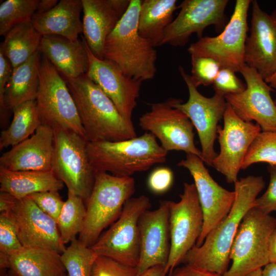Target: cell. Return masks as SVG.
<instances>
[{
    "instance_id": "c3c4849f",
    "label": "cell",
    "mask_w": 276,
    "mask_h": 276,
    "mask_svg": "<svg viewBox=\"0 0 276 276\" xmlns=\"http://www.w3.org/2000/svg\"><path fill=\"white\" fill-rule=\"evenodd\" d=\"M164 269L162 266H154L136 276H163Z\"/></svg>"
},
{
    "instance_id": "83f0119b",
    "label": "cell",
    "mask_w": 276,
    "mask_h": 276,
    "mask_svg": "<svg viewBox=\"0 0 276 276\" xmlns=\"http://www.w3.org/2000/svg\"><path fill=\"white\" fill-rule=\"evenodd\" d=\"M41 54L39 49L26 61L13 69L4 97V104L7 110H12L22 103L36 100Z\"/></svg>"
},
{
    "instance_id": "7a4b0ae2",
    "label": "cell",
    "mask_w": 276,
    "mask_h": 276,
    "mask_svg": "<svg viewBox=\"0 0 276 276\" xmlns=\"http://www.w3.org/2000/svg\"><path fill=\"white\" fill-rule=\"evenodd\" d=\"M65 81L88 142H117L137 136L132 122L122 116L111 100L86 74Z\"/></svg>"
},
{
    "instance_id": "cb8c5ba5",
    "label": "cell",
    "mask_w": 276,
    "mask_h": 276,
    "mask_svg": "<svg viewBox=\"0 0 276 276\" xmlns=\"http://www.w3.org/2000/svg\"><path fill=\"white\" fill-rule=\"evenodd\" d=\"M39 49L66 80L86 74L88 58L82 41L61 36H42Z\"/></svg>"
},
{
    "instance_id": "f6af8a7d",
    "label": "cell",
    "mask_w": 276,
    "mask_h": 276,
    "mask_svg": "<svg viewBox=\"0 0 276 276\" xmlns=\"http://www.w3.org/2000/svg\"><path fill=\"white\" fill-rule=\"evenodd\" d=\"M17 199L8 193L1 192L0 212L8 213L15 205Z\"/></svg>"
},
{
    "instance_id": "f907efd6",
    "label": "cell",
    "mask_w": 276,
    "mask_h": 276,
    "mask_svg": "<svg viewBox=\"0 0 276 276\" xmlns=\"http://www.w3.org/2000/svg\"><path fill=\"white\" fill-rule=\"evenodd\" d=\"M267 83L269 84V86L271 88L276 89V73L274 75L267 81Z\"/></svg>"
},
{
    "instance_id": "11a10c76",
    "label": "cell",
    "mask_w": 276,
    "mask_h": 276,
    "mask_svg": "<svg viewBox=\"0 0 276 276\" xmlns=\"http://www.w3.org/2000/svg\"><path fill=\"white\" fill-rule=\"evenodd\" d=\"M275 219H276V218H275Z\"/></svg>"
},
{
    "instance_id": "bcb514c9",
    "label": "cell",
    "mask_w": 276,
    "mask_h": 276,
    "mask_svg": "<svg viewBox=\"0 0 276 276\" xmlns=\"http://www.w3.org/2000/svg\"><path fill=\"white\" fill-rule=\"evenodd\" d=\"M58 3L57 0H39L34 14H40L47 12L53 8Z\"/></svg>"
},
{
    "instance_id": "9f6ffc18",
    "label": "cell",
    "mask_w": 276,
    "mask_h": 276,
    "mask_svg": "<svg viewBox=\"0 0 276 276\" xmlns=\"http://www.w3.org/2000/svg\"><path fill=\"white\" fill-rule=\"evenodd\" d=\"M276 100V99H275Z\"/></svg>"
},
{
    "instance_id": "7dc6e473",
    "label": "cell",
    "mask_w": 276,
    "mask_h": 276,
    "mask_svg": "<svg viewBox=\"0 0 276 276\" xmlns=\"http://www.w3.org/2000/svg\"><path fill=\"white\" fill-rule=\"evenodd\" d=\"M269 262L276 263V228L272 233L269 242Z\"/></svg>"
},
{
    "instance_id": "44dd1931",
    "label": "cell",
    "mask_w": 276,
    "mask_h": 276,
    "mask_svg": "<svg viewBox=\"0 0 276 276\" xmlns=\"http://www.w3.org/2000/svg\"><path fill=\"white\" fill-rule=\"evenodd\" d=\"M139 226L140 253L137 274L156 266L165 268L170 249L169 200L161 201L154 210L141 215Z\"/></svg>"
},
{
    "instance_id": "7402d4cb",
    "label": "cell",
    "mask_w": 276,
    "mask_h": 276,
    "mask_svg": "<svg viewBox=\"0 0 276 276\" xmlns=\"http://www.w3.org/2000/svg\"><path fill=\"white\" fill-rule=\"evenodd\" d=\"M131 0H82V33L89 49L103 59L105 40L126 12Z\"/></svg>"
},
{
    "instance_id": "d4e9b609",
    "label": "cell",
    "mask_w": 276,
    "mask_h": 276,
    "mask_svg": "<svg viewBox=\"0 0 276 276\" xmlns=\"http://www.w3.org/2000/svg\"><path fill=\"white\" fill-rule=\"evenodd\" d=\"M82 0H61L48 12L34 14L32 21L42 36L56 35L76 40L82 32Z\"/></svg>"
},
{
    "instance_id": "d6a6232c",
    "label": "cell",
    "mask_w": 276,
    "mask_h": 276,
    "mask_svg": "<svg viewBox=\"0 0 276 276\" xmlns=\"http://www.w3.org/2000/svg\"><path fill=\"white\" fill-rule=\"evenodd\" d=\"M97 256L90 247L75 239L61 254V260L67 276H91Z\"/></svg>"
},
{
    "instance_id": "b9f144b4",
    "label": "cell",
    "mask_w": 276,
    "mask_h": 276,
    "mask_svg": "<svg viewBox=\"0 0 276 276\" xmlns=\"http://www.w3.org/2000/svg\"><path fill=\"white\" fill-rule=\"evenodd\" d=\"M173 180V173L171 169L167 167H159L150 173L148 179V186L153 193L161 194L170 189Z\"/></svg>"
},
{
    "instance_id": "4316f807",
    "label": "cell",
    "mask_w": 276,
    "mask_h": 276,
    "mask_svg": "<svg viewBox=\"0 0 276 276\" xmlns=\"http://www.w3.org/2000/svg\"><path fill=\"white\" fill-rule=\"evenodd\" d=\"M63 182L51 171H10L0 168V191L20 199L39 192L61 190Z\"/></svg>"
},
{
    "instance_id": "5b68a950",
    "label": "cell",
    "mask_w": 276,
    "mask_h": 276,
    "mask_svg": "<svg viewBox=\"0 0 276 276\" xmlns=\"http://www.w3.org/2000/svg\"><path fill=\"white\" fill-rule=\"evenodd\" d=\"M134 192L135 180L132 177L96 172L93 188L86 203V217L79 241L87 247L93 245L103 230L118 219L125 203Z\"/></svg>"
},
{
    "instance_id": "60d3db41",
    "label": "cell",
    "mask_w": 276,
    "mask_h": 276,
    "mask_svg": "<svg viewBox=\"0 0 276 276\" xmlns=\"http://www.w3.org/2000/svg\"><path fill=\"white\" fill-rule=\"evenodd\" d=\"M268 170L270 174L268 188L261 197L256 199L253 206L265 214L276 211V166L269 165Z\"/></svg>"
},
{
    "instance_id": "f5cc1de1",
    "label": "cell",
    "mask_w": 276,
    "mask_h": 276,
    "mask_svg": "<svg viewBox=\"0 0 276 276\" xmlns=\"http://www.w3.org/2000/svg\"><path fill=\"white\" fill-rule=\"evenodd\" d=\"M60 276H67V275L66 274V273L60 275Z\"/></svg>"
},
{
    "instance_id": "e575fe53",
    "label": "cell",
    "mask_w": 276,
    "mask_h": 276,
    "mask_svg": "<svg viewBox=\"0 0 276 276\" xmlns=\"http://www.w3.org/2000/svg\"><path fill=\"white\" fill-rule=\"evenodd\" d=\"M258 163L276 166V132L261 131L251 144L241 169Z\"/></svg>"
},
{
    "instance_id": "681fc988",
    "label": "cell",
    "mask_w": 276,
    "mask_h": 276,
    "mask_svg": "<svg viewBox=\"0 0 276 276\" xmlns=\"http://www.w3.org/2000/svg\"><path fill=\"white\" fill-rule=\"evenodd\" d=\"M262 276H276V263L266 264L262 270Z\"/></svg>"
},
{
    "instance_id": "1f68e13d",
    "label": "cell",
    "mask_w": 276,
    "mask_h": 276,
    "mask_svg": "<svg viewBox=\"0 0 276 276\" xmlns=\"http://www.w3.org/2000/svg\"><path fill=\"white\" fill-rule=\"evenodd\" d=\"M84 200L68 192L57 224L62 242L71 243L82 232L86 213Z\"/></svg>"
},
{
    "instance_id": "9c48e42d",
    "label": "cell",
    "mask_w": 276,
    "mask_h": 276,
    "mask_svg": "<svg viewBox=\"0 0 276 276\" xmlns=\"http://www.w3.org/2000/svg\"><path fill=\"white\" fill-rule=\"evenodd\" d=\"M151 205L149 198L145 195L129 199L118 219L90 247L98 256L136 267L140 253L139 222Z\"/></svg>"
},
{
    "instance_id": "4dcf8cb0",
    "label": "cell",
    "mask_w": 276,
    "mask_h": 276,
    "mask_svg": "<svg viewBox=\"0 0 276 276\" xmlns=\"http://www.w3.org/2000/svg\"><path fill=\"white\" fill-rule=\"evenodd\" d=\"M12 111L11 124L1 132V150L12 147L30 137L42 125L36 100L22 103Z\"/></svg>"
},
{
    "instance_id": "816d5d0a",
    "label": "cell",
    "mask_w": 276,
    "mask_h": 276,
    "mask_svg": "<svg viewBox=\"0 0 276 276\" xmlns=\"http://www.w3.org/2000/svg\"><path fill=\"white\" fill-rule=\"evenodd\" d=\"M262 268H259L256 270H254L245 276H262Z\"/></svg>"
},
{
    "instance_id": "8d00e7d4",
    "label": "cell",
    "mask_w": 276,
    "mask_h": 276,
    "mask_svg": "<svg viewBox=\"0 0 276 276\" xmlns=\"http://www.w3.org/2000/svg\"><path fill=\"white\" fill-rule=\"evenodd\" d=\"M191 78L194 85L208 86L213 84L221 68L219 63L213 58L191 56Z\"/></svg>"
},
{
    "instance_id": "ac0fdd59",
    "label": "cell",
    "mask_w": 276,
    "mask_h": 276,
    "mask_svg": "<svg viewBox=\"0 0 276 276\" xmlns=\"http://www.w3.org/2000/svg\"><path fill=\"white\" fill-rule=\"evenodd\" d=\"M8 214L18 237L25 247H36L61 254L66 249L57 222L29 197L17 199Z\"/></svg>"
},
{
    "instance_id": "8992f818",
    "label": "cell",
    "mask_w": 276,
    "mask_h": 276,
    "mask_svg": "<svg viewBox=\"0 0 276 276\" xmlns=\"http://www.w3.org/2000/svg\"><path fill=\"white\" fill-rule=\"evenodd\" d=\"M39 72V85L35 100L42 124L54 130H71L86 138L66 81L42 54Z\"/></svg>"
},
{
    "instance_id": "5bb4252c",
    "label": "cell",
    "mask_w": 276,
    "mask_h": 276,
    "mask_svg": "<svg viewBox=\"0 0 276 276\" xmlns=\"http://www.w3.org/2000/svg\"><path fill=\"white\" fill-rule=\"evenodd\" d=\"M223 119V127L219 126L217 131L220 152L212 166L227 182L235 183L251 144L262 130L257 123L240 119L228 103Z\"/></svg>"
},
{
    "instance_id": "d590c367",
    "label": "cell",
    "mask_w": 276,
    "mask_h": 276,
    "mask_svg": "<svg viewBox=\"0 0 276 276\" xmlns=\"http://www.w3.org/2000/svg\"><path fill=\"white\" fill-rule=\"evenodd\" d=\"M23 247L12 220L6 213L0 214V267L7 268L10 256Z\"/></svg>"
},
{
    "instance_id": "2e32d148",
    "label": "cell",
    "mask_w": 276,
    "mask_h": 276,
    "mask_svg": "<svg viewBox=\"0 0 276 276\" xmlns=\"http://www.w3.org/2000/svg\"><path fill=\"white\" fill-rule=\"evenodd\" d=\"M228 0H185L180 11L166 29L162 45H185L192 34L200 38L204 30L213 25L222 31L228 23L225 10Z\"/></svg>"
},
{
    "instance_id": "ba28073f",
    "label": "cell",
    "mask_w": 276,
    "mask_h": 276,
    "mask_svg": "<svg viewBox=\"0 0 276 276\" xmlns=\"http://www.w3.org/2000/svg\"><path fill=\"white\" fill-rule=\"evenodd\" d=\"M52 171L68 191L86 203L91 193L96 172L87 154L88 140L74 131L54 130Z\"/></svg>"
},
{
    "instance_id": "74e56055",
    "label": "cell",
    "mask_w": 276,
    "mask_h": 276,
    "mask_svg": "<svg viewBox=\"0 0 276 276\" xmlns=\"http://www.w3.org/2000/svg\"><path fill=\"white\" fill-rule=\"evenodd\" d=\"M137 274L136 267L102 256H97L91 273V276H136Z\"/></svg>"
},
{
    "instance_id": "7bdbcfd3",
    "label": "cell",
    "mask_w": 276,
    "mask_h": 276,
    "mask_svg": "<svg viewBox=\"0 0 276 276\" xmlns=\"http://www.w3.org/2000/svg\"><path fill=\"white\" fill-rule=\"evenodd\" d=\"M13 67L9 59L5 55L0 46V110L1 119H3L8 110L4 104V97L6 86L12 75Z\"/></svg>"
},
{
    "instance_id": "277c9868",
    "label": "cell",
    "mask_w": 276,
    "mask_h": 276,
    "mask_svg": "<svg viewBox=\"0 0 276 276\" xmlns=\"http://www.w3.org/2000/svg\"><path fill=\"white\" fill-rule=\"evenodd\" d=\"M87 151L96 172H106L119 177H130L152 166L166 162L168 152L158 144L156 137L146 132L126 140L88 142Z\"/></svg>"
},
{
    "instance_id": "f1b7e54d",
    "label": "cell",
    "mask_w": 276,
    "mask_h": 276,
    "mask_svg": "<svg viewBox=\"0 0 276 276\" xmlns=\"http://www.w3.org/2000/svg\"><path fill=\"white\" fill-rule=\"evenodd\" d=\"M176 0L141 1L138 19L140 35L154 47L162 45L166 29L173 20V13L179 8Z\"/></svg>"
},
{
    "instance_id": "f546056e",
    "label": "cell",
    "mask_w": 276,
    "mask_h": 276,
    "mask_svg": "<svg viewBox=\"0 0 276 276\" xmlns=\"http://www.w3.org/2000/svg\"><path fill=\"white\" fill-rule=\"evenodd\" d=\"M0 46L10 60L13 69L24 63L39 49L42 36L32 21L20 24L12 28L4 36Z\"/></svg>"
},
{
    "instance_id": "484cf974",
    "label": "cell",
    "mask_w": 276,
    "mask_h": 276,
    "mask_svg": "<svg viewBox=\"0 0 276 276\" xmlns=\"http://www.w3.org/2000/svg\"><path fill=\"white\" fill-rule=\"evenodd\" d=\"M9 276H60L66 270L61 254L40 247H23L9 257Z\"/></svg>"
},
{
    "instance_id": "d6986e66",
    "label": "cell",
    "mask_w": 276,
    "mask_h": 276,
    "mask_svg": "<svg viewBox=\"0 0 276 276\" xmlns=\"http://www.w3.org/2000/svg\"><path fill=\"white\" fill-rule=\"evenodd\" d=\"M82 40L88 58L86 75L111 100L122 116L132 122L142 81L126 76L113 61L96 57L83 37Z\"/></svg>"
},
{
    "instance_id": "e0dca14e",
    "label": "cell",
    "mask_w": 276,
    "mask_h": 276,
    "mask_svg": "<svg viewBox=\"0 0 276 276\" xmlns=\"http://www.w3.org/2000/svg\"><path fill=\"white\" fill-rule=\"evenodd\" d=\"M239 73L246 82V88L239 94L225 95L227 103L242 120L256 121L262 131L276 132V105L271 96L272 88L245 63Z\"/></svg>"
},
{
    "instance_id": "7c38bea8",
    "label": "cell",
    "mask_w": 276,
    "mask_h": 276,
    "mask_svg": "<svg viewBox=\"0 0 276 276\" xmlns=\"http://www.w3.org/2000/svg\"><path fill=\"white\" fill-rule=\"evenodd\" d=\"M179 73L189 91L186 103L181 100L171 98L172 105L182 111L191 120L196 128L201 145L202 159L212 166L217 155L214 148L217 136L218 122L223 118L227 103L224 96L215 93L212 97L201 94L193 83L191 76L180 66Z\"/></svg>"
},
{
    "instance_id": "52a82bcc",
    "label": "cell",
    "mask_w": 276,
    "mask_h": 276,
    "mask_svg": "<svg viewBox=\"0 0 276 276\" xmlns=\"http://www.w3.org/2000/svg\"><path fill=\"white\" fill-rule=\"evenodd\" d=\"M275 228V218L253 207L250 209L232 243V264L223 276H245L269 263V239Z\"/></svg>"
},
{
    "instance_id": "9a60e30c",
    "label": "cell",
    "mask_w": 276,
    "mask_h": 276,
    "mask_svg": "<svg viewBox=\"0 0 276 276\" xmlns=\"http://www.w3.org/2000/svg\"><path fill=\"white\" fill-rule=\"evenodd\" d=\"M178 166L187 169L192 176L202 209L203 224L196 246H201L208 234L227 215L235 199V192L220 186L211 176L199 156L187 154Z\"/></svg>"
},
{
    "instance_id": "db71d44e",
    "label": "cell",
    "mask_w": 276,
    "mask_h": 276,
    "mask_svg": "<svg viewBox=\"0 0 276 276\" xmlns=\"http://www.w3.org/2000/svg\"><path fill=\"white\" fill-rule=\"evenodd\" d=\"M275 104L276 105V100H274Z\"/></svg>"
},
{
    "instance_id": "603a6c76",
    "label": "cell",
    "mask_w": 276,
    "mask_h": 276,
    "mask_svg": "<svg viewBox=\"0 0 276 276\" xmlns=\"http://www.w3.org/2000/svg\"><path fill=\"white\" fill-rule=\"evenodd\" d=\"M54 131L42 124L30 137L0 157V168L10 171H51Z\"/></svg>"
},
{
    "instance_id": "8fae6325",
    "label": "cell",
    "mask_w": 276,
    "mask_h": 276,
    "mask_svg": "<svg viewBox=\"0 0 276 276\" xmlns=\"http://www.w3.org/2000/svg\"><path fill=\"white\" fill-rule=\"evenodd\" d=\"M178 202L169 200L170 249L163 276L181 264L202 232L203 217L194 183L185 182Z\"/></svg>"
},
{
    "instance_id": "3957f363",
    "label": "cell",
    "mask_w": 276,
    "mask_h": 276,
    "mask_svg": "<svg viewBox=\"0 0 276 276\" xmlns=\"http://www.w3.org/2000/svg\"><path fill=\"white\" fill-rule=\"evenodd\" d=\"M141 0H131L124 15L107 37L103 59L117 64L127 76L141 81L154 78L157 52L138 31Z\"/></svg>"
},
{
    "instance_id": "6da1fadb",
    "label": "cell",
    "mask_w": 276,
    "mask_h": 276,
    "mask_svg": "<svg viewBox=\"0 0 276 276\" xmlns=\"http://www.w3.org/2000/svg\"><path fill=\"white\" fill-rule=\"evenodd\" d=\"M235 199L227 215L200 246H194L182 263L223 275L228 270L231 246L239 225L265 187L262 176H248L235 182Z\"/></svg>"
},
{
    "instance_id": "4fadbf2b",
    "label": "cell",
    "mask_w": 276,
    "mask_h": 276,
    "mask_svg": "<svg viewBox=\"0 0 276 276\" xmlns=\"http://www.w3.org/2000/svg\"><path fill=\"white\" fill-rule=\"evenodd\" d=\"M150 110L139 119L140 126L157 139L167 151H182L202 159L194 143V126L188 117L172 105L171 99L151 103Z\"/></svg>"
},
{
    "instance_id": "ffe728a7",
    "label": "cell",
    "mask_w": 276,
    "mask_h": 276,
    "mask_svg": "<svg viewBox=\"0 0 276 276\" xmlns=\"http://www.w3.org/2000/svg\"><path fill=\"white\" fill-rule=\"evenodd\" d=\"M251 4L250 35L246 41L244 61L267 83L276 73V8L268 14L257 1H251Z\"/></svg>"
},
{
    "instance_id": "ab89813d",
    "label": "cell",
    "mask_w": 276,
    "mask_h": 276,
    "mask_svg": "<svg viewBox=\"0 0 276 276\" xmlns=\"http://www.w3.org/2000/svg\"><path fill=\"white\" fill-rule=\"evenodd\" d=\"M233 70L221 68L213 83L216 93L224 96L229 94H237L243 91L246 85L235 74Z\"/></svg>"
},
{
    "instance_id": "30bf717a",
    "label": "cell",
    "mask_w": 276,
    "mask_h": 276,
    "mask_svg": "<svg viewBox=\"0 0 276 276\" xmlns=\"http://www.w3.org/2000/svg\"><path fill=\"white\" fill-rule=\"evenodd\" d=\"M251 3V0H237L230 19L221 33L215 37H202L191 43L188 49L191 56L213 58L221 68L239 72L245 63L247 13Z\"/></svg>"
},
{
    "instance_id": "836d02e7",
    "label": "cell",
    "mask_w": 276,
    "mask_h": 276,
    "mask_svg": "<svg viewBox=\"0 0 276 276\" xmlns=\"http://www.w3.org/2000/svg\"><path fill=\"white\" fill-rule=\"evenodd\" d=\"M39 0H7L0 5V35L14 27L32 21Z\"/></svg>"
},
{
    "instance_id": "ee69618b",
    "label": "cell",
    "mask_w": 276,
    "mask_h": 276,
    "mask_svg": "<svg viewBox=\"0 0 276 276\" xmlns=\"http://www.w3.org/2000/svg\"><path fill=\"white\" fill-rule=\"evenodd\" d=\"M168 276H223L188 264L176 267Z\"/></svg>"
},
{
    "instance_id": "f35d334b",
    "label": "cell",
    "mask_w": 276,
    "mask_h": 276,
    "mask_svg": "<svg viewBox=\"0 0 276 276\" xmlns=\"http://www.w3.org/2000/svg\"><path fill=\"white\" fill-rule=\"evenodd\" d=\"M28 197L30 198L42 211L57 222L64 203L58 191L39 192Z\"/></svg>"
}]
</instances>
